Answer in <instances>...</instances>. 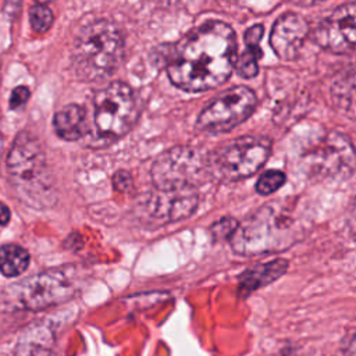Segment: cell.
I'll return each mask as SVG.
<instances>
[{"label": "cell", "mask_w": 356, "mask_h": 356, "mask_svg": "<svg viewBox=\"0 0 356 356\" xmlns=\"http://www.w3.org/2000/svg\"><path fill=\"white\" fill-rule=\"evenodd\" d=\"M236 61V39L222 21H207L178 46L167 72L171 82L186 92H204L224 83Z\"/></svg>", "instance_id": "6da1fadb"}, {"label": "cell", "mask_w": 356, "mask_h": 356, "mask_svg": "<svg viewBox=\"0 0 356 356\" xmlns=\"http://www.w3.org/2000/svg\"><path fill=\"white\" fill-rule=\"evenodd\" d=\"M300 234V220L293 207L286 202L273 200L238 224L229 241L235 253L254 256L284 250L299 241Z\"/></svg>", "instance_id": "7a4b0ae2"}, {"label": "cell", "mask_w": 356, "mask_h": 356, "mask_svg": "<svg viewBox=\"0 0 356 356\" xmlns=\"http://www.w3.org/2000/svg\"><path fill=\"white\" fill-rule=\"evenodd\" d=\"M124 40L118 26L106 19H93L78 32L72 46V64L85 81L108 76L122 58Z\"/></svg>", "instance_id": "3957f363"}, {"label": "cell", "mask_w": 356, "mask_h": 356, "mask_svg": "<svg viewBox=\"0 0 356 356\" xmlns=\"http://www.w3.org/2000/svg\"><path fill=\"white\" fill-rule=\"evenodd\" d=\"M7 171L25 202L39 207L53 197V177L44 152L32 134H18L7 157Z\"/></svg>", "instance_id": "277c9868"}, {"label": "cell", "mask_w": 356, "mask_h": 356, "mask_svg": "<svg viewBox=\"0 0 356 356\" xmlns=\"http://www.w3.org/2000/svg\"><path fill=\"white\" fill-rule=\"evenodd\" d=\"M268 153V139L238 138L218 147L207 159V170L221 181H239L253 175L266 163Z\"/></svg>", "instance_id": "5b68a950"}, {"label": "cell", "mask_w": 356, "mask_h": 356, "mask_svg": "<svg viewBox=\"0 0 356 356\" xmlns=\"http://www.w3.org/2000/svg\"><path fill=\"white\" fill-rule=\"evenodd\" d=\"M17 305L28 310H40L72 298L78 289V271L72 266L46 270L13 285Z\"/></svg>", "instance_id": "8992f818"}, {"label": "cell", "mask_w": 356, "mask_h": 356, "mask_svg": "<svg viewBox=\"0 0 356 356\" xmlns=\"http://www.w3.org/2000/svg\"><path fill=\"white\" fill-rule=\"evenodd\" d=\"M138 117L134 90L124 82H111L95 96V125L103 139L125 135Z\"/></svg>", "instance_id": "52a82bcc"}, {"label": "cell", "mask_w": 356, "mask_h": 356, "mask_svg": "<svg viewBox=\"0 0 356 356\" xmlns=\"http://www.w3.org/2000/svg\"><path fill=\"white\" fill-rule=\"evenodd\" d=\"M209 172L207 159L195 147L177 146L161 153L152 165L156 189L195 188Z\"/></svg>", "instance_id": "ba28073f"}, {"label": "cell", "mask_w": 356, "mask_h": 356, "mask_svg": "<svg viewBox=\"0 0 356 356\" xmlns=\"http://www.w3.org/2000/svg\"><path fill=\"white\" fill-rule=\"evenodd\" d=\"M256 108V95L248 86H234L217 96L197 117V127L213 134L242 124Z\"/></svg>", "instance_id": "9c48e42d"}, {"label": "cell", "mask_w": 356, "mask_h": 356, "mask_svg": "<svg viewBox=\"0 0 356 356\" xmlns=\"http://www.w3.org/2000/svg\"><path fill=\"white\" fill-rule=\"evenodd\" d=\"M306 170L318 178H349L355 170L353 146L338 132L328 134L305 156Z\"/></svg>", "instance_id": "30bf717a"}, {"label": "cell", "mask_w": 356, "mask_h": 356, "mask_svg": "<svg viewBox=\"0 0 356 356\" xmlns=\"http://www.w3.org/2000/svg\"><path fill=\"white\" fill-rule=\"evenodd\" d=\"M196 188H181L152 192L143 204L145 216L156 224L174 222L189 217L197 207Z\"/></svg>", "instance_id": "8fae6325"}, {"label": "cell", "mask_w": 356, "mask_h": 356, "mask_svg": "<svg viewBox=\"0 0 356 356\" xmlns=\"http://www.w3.org/2000/svg\"><path fill=\"white\" fill-rule=\"evenodd\" d=\"M356 10L355 3L349 1L338 7L316 29L314 40L324 49L343 54L355 47L356 42Z\"/></svg>", "instance_id": "7c38bea8"}, {"label": "cell", "mask_w": 356, "mask_h": 356, "mask_svg": "<svg viewBox=\"0 0 356 356\" xmlns=\"http://www.w3.org/2000/svg\"><path fill=\"white\" fill-rule=\"evenodd\" d=\"M309 22L300 14L286 13L281 15L270 35V44L274 53L284 61L295 60L309 35Z\"/></svg>", "instance_id": "4fadbf2b"}, {"label": "cell", "mask_w": 356, "mask_h": 356, "mask_svg": "<svg viewBox=\"0 0 356 356\" xmlns=\"http://www.w3.org/2000/svg\"><path fill=\"white\" fill-rule=\"evenodd\" d=\"M288 270V260L285 259H274L271 261L256 264L248 270H245L239 275L238 289L242 295L248 296L249 293L277 281L282 277Z\"/></svg>", "instance_id": "5bb4252c"}, {"label": "cell", "mask_w": 356, "mask_h": 356, "mask_svg": "<svg viewBox=\"0 0 356 356\" xmlns=\"http://www.w3.org/2000/svg\"><path fill=\"white\" fill-rule=\"evenodd\" d=\"M54 129L57 135L65 140H76L86 131V111L82 106L68 104L54 114Z\"/></svg>", "instance_id": "9a60e30c"}, {"label": "cell", "mask_w": 356, "mask_h": 356, "mask_svg": "<svg viewBox=\"0 0 356 356\" xmlns=\"http://www.w3.org/2000/svg\"><path fill=\"white\" fill-rule=\"evenodd\" d=\"M53 341V332L46 325L31 327L21 337L15 356H49Z\"/></svg>", "instance_id": "2e32d148"}, {"label": "cell", "mask_w": 356, "mask_h": 356, "mask_svg": "<svg viewBox=\"0 0 356 356\" xmlns=\"http://www.w3.org/2000/svg\"><path fill=\"white\" fill-rule=\"evenodd\" d=\"M29 264L28 252L18 245H4L0 248V273L7 277L22 274Z\"/></svg>", "instance_id": "e0dca14e"}, {"label": "cell", "mask_w": 356, "mask_h": 356, "mask_svg": "<svg viewBox=\"0 0 356 356\" xmlns=\"http://www.w3.org/2000/svg\"><path fill=\"white\" fill-rule=\"evenodd\" d=\"M261 49L259 47H246V50L236 58L235 68L238 74L243 78H253L257 71V61L261 57Z\"/></svg>", "instance_id": "ac0fdd59"}, {"label": "cell", "mask_w": 356, "mask_h": 356, "mask_svg": "<svg viewBox=\"0 0 356 356\" xmlns=\"http://www.w3.org/2000/svg\"><path fill=\"white\" fill-rule=\"evenodd\" d=\"M29 22L35 32L44 33L53 24V13L47 6L35 4L29 8Z\"/></svg>", "instance_id": "d6986e66"}, {"label": "cell", "mask_w": 356, "mask_h": 356, "mask_svg": "<svg viewBox=\"0 0 356 356\" xmlns=\"http://www.w3.org/2000/svg\"><path fill=\"white\" fill-rule=\"evenodd\" d=\"M285 182V174L278 170H268L260 175L256 182V191L260 195H270L280 189Z\"/></svg>", "instance_id": "ffe728a7"}, {"label": "cell", "mask_w": 356, "mask_h": 356, "mask_svg": "<svg viewBox=\"0 0 356 356\" xmlns=\"http://www.w3.org/2000/svg\"><path fill=\"white\" fill-rule=\"evenodd\" d=\"M238 221L234 220L232 217H224L218 221H216L211 227H210V232L211 236L216 241H224V239H231L232 234L235 232L236 227H238Z\"/></svg>", "instance_id": "44dd1931"}, {"label": "cell", "mask_w": 356, "mask_h": 356, "mask_svg": "<svg viewBox=\"0 0 356 356\" xmlns=\"http://www.w3.org/2000/svg\"><path fill=\"white\" fill-rule=\"evenodd\" d=\"M29 99V89L26 86H17L10 96V108H19L22 107L26 100Z\"/></svg>", "instance_id": "7402d4cb"}, {"label": "cell", "mask_w": 356, "mask_h": 356, "mask_svg": "<svg viewBox=\"0 0 356 356\" xmlns=\"http://www.w3.org/2000/svg\"><path fill=\"white\" fill-rule=\"evenodd\" d=\"M263 25L257 24L250 26L246 32H245V43L246 47H259L260 46V40L263 38Z\"/></svg>", "instance_id": "603a6c76"}, {"label": "cell", "mask_w": 356, "mask_h": 356, "mask_svg": "<svg viewBox=\"0 0 356 356\" xmlns=\"http://www.w3.org/2000/svg\"><path fill=\"white\" fill-rule=\"evenodd\" d=\"M10 220V210L8 207L0 202V225H6Z\"/></svg>", "instance_id": "cb8c5ba5"}, {"label": "cell", "mask_w": 356, "mask_h": 356, "mask_svg": "<svg viewBox=\"0 0 356 356\" xmlns=\"http://www.w3.org/2000/svg\"><path fill=\"white\" fill-rule=\"evenodd\" d=\"M293 1H298V3H303V4H307V3H317V1H323V0H293Z\"/></svg>", "instance_id": "d4e9b609"}, {"label": "cell", "mask_w": 356, "mask_h": 356, "mask_svg": "<svg viewBox=\"0 0 356 356\" xmlns=\"http://www.w3.org/2000/svg\"><path fill=\"white\" fill-rule=\"evenodd\" d=\"M54 0H36V4H42V6H47L49 3H51Z\"/></svg>", "instance_id": "484cf974"}]
</instances>
